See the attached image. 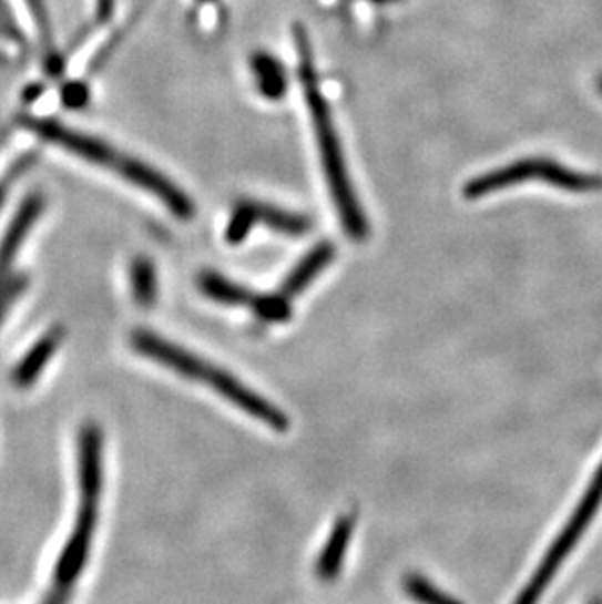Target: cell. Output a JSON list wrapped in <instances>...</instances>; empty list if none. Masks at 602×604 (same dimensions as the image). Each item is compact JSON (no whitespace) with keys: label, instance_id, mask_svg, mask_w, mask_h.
<instances>
[{"label":"cell","instance_id":"6da1fadb","mask_svg":"<svg viewBox=\"0 0 602 604\" xmlns=\"http://www.w3.org/2000/svg\"><path fill=\"white\" fill-rule=\"evenodd\" d=\"M294 42H296L297 50V75L304 84L307 109H309L312 124H314L315 135H317L319 151H322L323 171H325V178L329 184L333 202L337 206L340 224L345 227V233L350 239H368L370 225H368L366 214H364L360 202L353 191L343 147H340L333 117H330L329 104L323 96L319 79L315 73L314 51L309 45V38H307L304 25H294Z\"/></svg>","mask_w":602,"mask_h":604},{"label":"cell","instance_id":"7a4b0ae2","mask_svg":"<svg viewBox=\"0 0 602 604\" xmlns=\"http://www.w3.org/2000/svg\"><path fill=\"white\" fill-rule=\"evenodd\" d=\"M79 481L81 509L76 514L73 534L59 555L53 587L43 604H67L74 581L83 572L91 552L92 536L99 522V501L102 491V432L86 424L79 437Z\"/></svg>","mask_w":602,"mask_h":604},{"label":"cell","instance_id":"3957f363","mask_svg":"<svg viewBox=\"0 0 602 604\" xmlns=\"http://www.w3.org/2000/svg\"><path fill=\"white\" fill-rule=\"evenodd\" d=\"M132 347L143 357L155 360L159 365L171 368L188 380L210 383L220 396L229 403L243 409L256 421L265 422L274 431L286 432L289 429V417L282 409L273 406L268 399L258 396L253 389H248L243 381L235 376L225 372L222 368H215L206 360L192 355L184 348L176 347L173 342L159 337L155 332L135 331L132 335Z\"/></svg>","mask_w":602,"mask_h":604},{"label":"cell","instance_id":"277c9868","mask_svg":"<svg viewBox=\"0 0 602 604\" xmlns=\"http://www.w3.org/2000/svg\"><path fill=\"white\" fill-rule=\"evenodd\" d=\"M601 503L602 464L599 472L594 473L593 481L586 488L585 495L581 499L578 509L571 514L570 522L563 526L560 536L555 539L553 546L548 550V554L540 563V567L532 575V580L527 583L524 591L512 604H538L540 596L544 595L545 587L550 585V581L560 570L561 563L565 562V557L573 552V547L578 546L579 539L585 534L586 526L593 521Z\"/></svg>","mask_w":602,"mask_h":604},{"label":"cell","instance_id":"5b68a950","mask_svg":"<svg viewBox=\"0 0 602 604\" xmlns=\"http://www.w3.org/2000/svg\"><path fill=\"white\" fill-rule=\"evenodd\" d=\"M110 168L116 171L118 174H122L125 181H130L135 186L143 188V191L157 196L178 219H192L194 217L196 209H194L192 199L176 184L171 183L166 176L157 173L155 168L141 163L137 158L125 157L122 153H118Z\"/></svg>","mask_w":602,"mask_h":604},{"label":"cell","instance_id":"8992f818","mask_svg":"<svg viewBox=\"0 0 602 604\" xmlns=\"http://www.w3.org/2000/svg\"><path fill=\"white\" fill-rule=\"evenodd\" d=\"M542 168H544V158H520L511 165L501 166L491 173L481 174L478 178H471L470 183L463 186V196L468 199H478L487 194L527 183L532 178L540 181Z\"/></svg>","mask_w":602,"mask_h":604},{"label":"cell","instance_id":"52a82bcc","mask_svg":"<svg viewBox=\"0 0 602 604\" xmlns=\"http://www.w3.org/2000/svg\"><path fill=\"white\" fill-rule=\"evenodd\" d=\"M355 514H345V516H340V519L335 522V526L330 530L327 544L323 547L319 560H317V565H315L317 577L325 581V583L337 580L338 572H340L343 562H345L348 544H350L353 534H355Z\"/></svg>","mask_w":602,"mask_h":604},{"label":"cell","instance_id":"ba28073f","mask_svg":"<svg viewBox=\"0 0 602 604\" xmlns=\"http://www.w3.org/2000/svg\"><path fill=\"white\" fill-rule=\"evenodd\" d=\"M335 255H337L335 245H330L327 240H323L317 247L312 248L282 284V296H286L288 299L296 298L297 294L306 290L307 286L333 263Z\"/></svg>","mask_w":602,"mask_h":604},{"label":"cell","instance_id":"9c48e42d","mask_svg":"<svg viewBox=\"0 0 602 604\" xmlns=\"http://www.w3.org/2000/svg\"><path fill=\"white\" fill-rule=\"evenodd\" d=\"M251 66H253V73L256 76V84H258V91L265 96V99L280 100L286 94L288 89V76L286 71L282 66L280 61L271 55V53H256L251 59Z\"/></svg>","mask_w":602,"mask_h":604},{"label":"cell","instance_id":"30bf717a","mask_svg":"<svg viewBox=\"0 0 602 604\" xmlns=\"http://www.w3.org/2000/svg\"><path fill=\"white\" fill-rule=\"evenodd\" d=\"M540 181L561 188V191L578 192V194L602 191V176L575 173L560 163H555L552 158H544V168H542Z\"/></svg>","mask_w":602,"mask_h":604},{"label":"cell","instance_id":"8fae6325","mask_svg":"<svg viewBox=\"0 0 602 604\" xmlns=\"http://www.w3.org/2000/svg\"><path fill=\"white\" fill-rule=\"evenodd\" d=\"M40 206H42V199H28L24 207H22V212L14 219V224L10 227L9 235H7V239H4L2 248H0V286H2V280H4V274L9 273L10 263H12V258L17 255L20 243L24 239L25 233L30 229V225L33 224V219L40 214Z\"/></svg>","mask_w":602,"mask_h":604},{"label":"cell","instance_id":"7c38bea8","mask_svg":"<svg viewBox=\"0 0 602 604\" xmlns=\"http://www.w3.org/2000/svg\"><path fill=\"white\" fill-rule=\"evenodd\" d=\"M198 286L202 294H206L207 298L223 306H251L255 298L253 291L215 273L200 274Z\"/></svg>","mask_w":602,"mask_h":604},{"label":"cell","instance_id":"4fadbf2b","mask_svg":"<svg viewBox=\"0 0 602 604\" xmlns=\"http://www.w3.org/2000/svg\"><path fill=\"white\" fill-rule=\"evenodd\" d=\"M258 222L271 225L274 232L289 237H302L312 229V222L306 216H297L280 207L266 206L258 204Z\"/></svg>","mask_w":602,"mask_h":604},{"label":"cell","instance_id":"5bb4252c","mask_svg":"<svg viewBox=\"0 0 602 604\" xmlns=\"http://www.w3.org/2000/svg\"><path fill=\"white\" fill-rule=\"evenodd\" d=\"M133 298L141 307H149L157 299V273L149 258H135L132 265Z\"/></svg>","mask_w":602,"mask_h":604},{"label":"cell","instance_id":"9a60e30c","mask_svg":"<svg viewBox=\"0 0 602 604\" xmlns=\"http://www.w3.org/2000/svg\"><path fill=\"white\" fill-rule=\"evenodd\" d=\"M404 591L405 595L419 604H463L432 585L421 573H407L404 577Z\"/></svg>","mask_w":602,"mask_h":604},{"label":"cell","instance_id":"2e32d148","mask_svg":"<svg viewBox=\"0 0 602 604\" xmlns=\"http://www.w3.org/2000/svg\"><path fill=\"white\" fill-rule=\"evenodd\" d=\"M253 314L265 321V324H286L292 319V306L286 296L278 294H268V296H256L251 301Z\"/></svg>","mask_w":602,"mask_h":604},{"label":"cell","instance_id":"e0dca14e","mask_svg":"<svg viewBox=\"0 0 602 604\" xmlns=\"http://www.w3.org/2000/svg\"><path fill=\"white\" fill-rule=\"evenodd\" d=\"M258 224V202H241L233 209L232 219L225 232V240L232 245H239L247 239L248 233Z\"/></svg>","mask_w":602,"mask_h":604},{"label":"cell","instance_id":"ac0fdd59","mask_svg":"<svg viewBox=\"0 0 602 604\" xmlns=\"http://www.w3.org/2000/svg\"><path fill=\"white\" fill-rule=\"evenodd\" d=\"M58 337H51V339H43L38 347L33 348L32 352L28 355L22 366L17 370V378L20 383H28L35 378V373L40 372L50 355H53V350L58 347Z\"/></svg>","mask_w":602,"mask_h":604},{"label":"cell","instance_id":"d6986e66","mask_svg":"<svg viewBox=\"0 0 602 604\" xmlns=\"http://www.w3.org/2000/svg\"><path fill=\"white\" fill-rule=\"evenodd\" d=\"M86 100H89V89H86V84H69L65 92H63V102H65L69 109H83L84 104H86Z\"/></svg>","mask_w":602,"mask_h":604},{"label":"cell","instance_id":"ffe728a7","mask_svg":"<svg viewBox=\"0 0 602 604\" xmlns=\"http://www.w3.org/2000/svg\"><path fill=\"white\" fill-rule=\"evenodd\" d=\"M114 7H116V0H96V20L100 24H104L112 18Z\"/></svg>","mask_w":602,"mask_h":604},{"label":"cell","instance_id":"44dd1931","mask_svg":"<svg viewBox=\"0 0 602 604\" xmlns=\"http://www.w3.org/2000/svg\"><path fill=\"white\" fill-rule=\"evenodd\" d=\"M7 184L9 183H0V202H2V196H4V192H7Z\"/></svg>","mask_w":602,"mask_h":604},{"label":"cell","instance_id":"7402d4cb","mask_svg":"<svg viewBox=\"0 0 602 604\" xmlns=\"http://www.w3.org/2000/svg\"><path fill=\"white\" fill-rule=\"evenodd\" d=\"M596 89H599V92L602 94V75L596 79Z\"/></svg>","mask_w":602,"mask_h":604},{"label":"cell","instance_id":"603a6c76","mask_svg":"<svg viewBox=\"0 0 602 604\" xmlns=\"http://www.w3.org/2000/svg\"><path fill=\"white\" fill-rule=\"evenodd\" d=\"M374 2H396V0H374Z\"/></svg>","mask_w":602,"mask_h":604},{"label":"cell","instance_id":"cb8c5ba5","mask_svg":"<svg viewBox=\"0 0 602 604\" xmlns=\"http://www.w3.org/2000/svg\"><path fill=\"white\" fill-rule=\"evenodd\" d=\"M202 2H207V0H202Z\"/></svg>","mask_w":602,"mask_h":604}]
</instances>
